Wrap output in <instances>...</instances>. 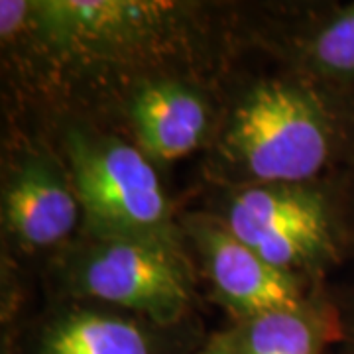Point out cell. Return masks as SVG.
Listing matches in <instances>:
<instances>
[{
  "instance_id": "6da1fadb",
  "label": "cell",
  "mask_w": 354,
  "mask_h": 354,
  "mask_svg": "<svg viewBox=\"0 0 354 354\" xmlns=\"http://www.w3.org/2000/svg\"><path fill=\"white\" fill-rule=\"evenodd\" d=\"M244 53L239 2H0L6 114H88L118 88L148 77L225 81Z\"/></svg>"
},
{
  "instance_id": "7a4b0ae2",
  "label": "cell",
  "mask_w": 354,
  "mask_h": 354,
  "mask_svg": "<svg viewBox=\"0 0 354 354\" xmlns=\"http://www.w3.org/2000/svg\"><path fill=\"white\" fill-rule=\"evenodd\" d=\"M228 77L213 142L201 156V185L250 187L335 181L354 134V97L270 64Z\"/></svg>"
},
{
  "instance_id": "3957f363",
  "label": "cell",
  "mask_w": 354,
  "mask_h": 354,
  "mask_svg": "<svg viewBox=\"0 0 354 354\" xmlns=\"http://www.w3.org/2000/svg\"><path fill=\"white\" fill-rule=\"evenodd\" d=\"M34 120L64 158L81 205V230L99 239H130L185 248L177 209L162 169L136 146L75 113L14 114Z\"/></svg>"
},
{
  "instance_id": "277c9868",
  "label": "cell",
  "mask_w": 354,
  "mask_h": 354,
  "mask_svg": "<svg viewBox=\"0 0 354 354\" xmlns=\"http://www.w3.org/2000/svg\"><path fill=\"white\" fill-rule=\"evenodd\" d=\"M195 209L213 215L268 264L311 286L354 260V241L335 181L197 191Z\"/></svg>"
},
{
  "instance_id": "5b68a950",
  "label": "cell",
  "mask_w": 354,
  "mask_h": 354,
  "mask_svg": "<svg viewBox=\"0 0 354 354\" xmlns=\"http://www.w3.org/2000/svg\"><path fill=\"white\" fill-rule=\"evenodd\" d=\"M48 301H88L162 325L201 319L199 276L187 250L79 232L38 272Z\"/></svg>"
},
{
  "instance_id": "8992f818",
  "label": "cell",
  "mask_w": 354,
  "mask_h": 354,
  "mask_svg": "<svg viewBox=\"0 0 354 354\" xmlns=\"http://www.w3.org/2000/svg\"><path fill=\"white\" fill-rule=\"evenodd\" d=\"M81 205L64 158L26 116L4 114L0 152L2 262L36 268L81 230Z\"/></svg>"
},
{
  "instance_id": "52a82bcc",
  "label": "cell",
  "mask_w": 354,
  "mask_h": 354,
  "mask_svg": "<svg viewBox=\"0 0 354 354\" xmlns=\"http://www.w3.org/2000/svg\"><path fill=\"white\" fill-rule=\"evenodd\" d=\"M227 81L148 77L118 88L83 116L120 134L164 169L207 152L223 116Z\"/></svg>"
},
{
  "instance_id": "ba28073f",
  "label": "cell",
  "mask_w": 354,
  "mask_h": 354,
  "mask_svg": "<svg viewBox=\"0 0 354 354\" xmlns=\"http://www.w3.org/2000/svg\"><path fill=\"white\" fill-rule=\"evenodd\" d=\"M246 53L354 97V0L239 2Z\"/></svg>"
},
{
  "instance_id": "9c48e42d",
  "label": "cell",
  "mask_w": 354,
  "mask_h": 354,
  "mask_svg": "<svg viewBox=\"0 0 354 354\" xmlns=\"http://www.w3.org/2000/svg\"><path fill=\"white\" fill-rule=\"evenodd\" d=\"M2 339L12 354H195L207 341L201 319L162 325L88 301H48Z\"/></svg>"
},
{
  "instance_id": "30bf717a",
  "label": "cell",
  "mask_w": 354,
  "mask_h": 354,
  "mask_svg": "<svg viewBox=\"0 0 354 354\" xmlns=\"http://www.w3.org/2000/svg\"><path fill=\"white\" fill-rule=\"evenodd\" d=\"M179 225L197 276L230 321L297 309L327 288L311 286L268 264L221 221L201 209H181Z\"/></svg>"
},
{
  "instance_id": "8fae6325",
  "label": "cell",
  "mask_w": 354,
  "mask_h": 354,
  "mask_svg": "<svg viewBox=\"0 0 354 354\" xmlns=\"http://www.w3.org/2000/svg\"><path fill=\"white\" fill-rule=\"evenodd\" d=\"M221 354H333L341 339L330 283L309 304L230 321L211 335Z\"/></svg>"
},
{
  "instance_id": "7c38bea8",
  "label": "cell",
  "mask_w": 354,
  "mask_h": 354,
  "mask_svg": "<svg viewBox=\"0 0 354 354\" xmlns=\"http://www.w3.org/2000/svg\"><path fill=\"white\" fill-rule=\"evenodd\" d=\"M330 297L341 323V339L333 354H354V278L342 286H330Z\"/></svg>"
},
{
  "instance_id": "4fadbf2b",
  "label": "cell",
  "mask_w": 354,
  "mask_h": 354,
  "mask_svg": "<svg viewBox=\"0 0 354 354\" xmlns=\"http://www.w3.org/2000/svg\"><path fill=\"white\" fill-rule=\"evenodd\" d=\"M337 187L341 191L342 205H344V211H346V221H348V227H351V234H353L354 241V134H353V144H351V150H348V158L342 165L341 174L335 179Z\"/></svg>"
},
{
  "instance_id": "5bb4252c",
  "label": "cell",
  "mask_w": 354,
  "mask_h": 354,
  "mask_svg": "<svg viewBox=\"0 0 354 354\" xmlns=\"http://www.w3.org/2000/svg\"><path fill=\"white\" fill-rule=\"evenodd\" d=\"M195 354H221V351H218V346L215 344V341L211 339V335L207 337V341H205V344H203L201 348L197 351Z\"/></svg>"
},
{
  "instance_id": "9a60e30c",
  "label": "cell",
  "mask_w": 354,
  "mask_h": 354,
  "mask_svg": "<svg viewBox=\"0 0 354 354\" xmlns=\"http://www.w3.org/2000/svg\"><path fill=\"white\" fill-rule=\"evenodd\" d=\"M0 354H12V351H10V344H8L6 339H2V341H0Z\"/></svg>"
}]
</instances>
